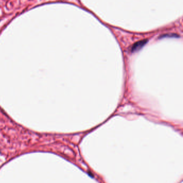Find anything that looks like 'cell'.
I'll return each mask as SVG.
<instances>
[{
  "label": "cell",
  "instance_id": "1",
  "mask_svg": "<svg viewBox=\"0 0 183 183\" xmlns=\"http://www.w3.org/2000/svg\"><path fill=\"white\" fill-rule=\"evenodd\" d=\"M147 41H148L147 39H143L142 40L136 42L135 43H134L132 46V48H131L132 52L139 51L144 46V45L146 44Z\"/></svg>",
  "mask_w": 183,
  "mask_h": 183
}]
</instances>
